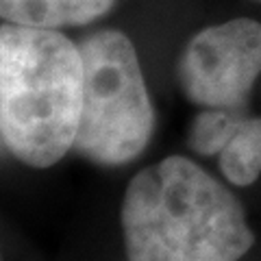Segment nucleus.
<instances>
[{"instance_id":"obj_8","label":"nucleus","mask_w":261,"mask_h":261,"mask_svg":"<svg viewBox=\"0 0 261 261\" xmlns=\"http://www.w3.org/2000/svg\"><path fill=\"white\" fill-rule=\"evenodd\" d=\"M259 3H261V0H259Z\"/></svg>"},{"instance_id":"obj_7","label":"nucleus","mask_w":261,"mask_h":261,"mask_svg":"<svg viewBox=\"0 0 261 261\" xmlns=\"http://www.w3.org/2000/svg\"><path fill=\"white\" fill-rule=\"evenodd\" d=\"M7 148V146H5V140H3V133H0V152H3Z\"/></svg>"},{"instance_id":"obj_6","label":"nucleus","mask_w":261,"mask_h":261,"mask_svg":"<svg viewBox=\"0 0 261 261\" xmlns=\"http://www.w3.org/2000/svg\"><path fill=\"white\" fill-rule=\"evenodd\" d=\"M113 3L116 0H0V20L59 31L102 18Z\"/></svg>"},{"instance_id":"obj_2","label":"nucleus","mask_w":261,"mask_h":261,"mask_svg":"<svg viewBox=\"0 0 261 261\" xmlns=\"http://www.w3.org/2000/svg\"><path fill=\"white\" fill-rule=\"evenodd\" d=\"M83 57L61 31L0 24V133L13 157L50 168L74 148Z\"/></svg>"},{"instance_id":"obj_5","label":"nucleus","mask_w":261,"mask_h":261,"mask_svg":"<svg viewBox=\"0 0 261 261\" xmlns=\"http://www.w3.org/2000/svg\"><path fill=\"white\" fill-rule=\"evenodd\" d=\"M190 148L220 154V170L233 185H250L261 174V118L242 111L202 109L187 133Z\"/></svg>"},{"instance_id":"obj_3","label":"nucleus","mask_w":261,"mask_h":261,"mask_svg":"<svg viewBox=\"0 0 261 261\" xmlns=\"http://www.w3.org/2000/svg\"><path fill=\"white\" fill-rule=\"evenodd\" d=\"M79 50L83 100L74 150L100 166L137 159L150 142L154 111L133 42L120 31H98Z\"/></svg>"},{"instance_id":"obj_1","label":"nucleus","mask_w":261,"mask_h":261,"mask_svg":"<svg viewBox=\"0 0 261 261\" xmlns=\"http://www.w3.org/2000/svg\"><path fill=\"white\" fill-rule=\"evenodd\" d=\"M122 228L128 261H238L255 244L238 198L185 157L130 178Z\"/></svg>"},{"instance_id":"obj_4","label":"nucleus","mask_w":261,"mask_h":261,"mask_svg":"<svg viewBox=\"0 0 261 261\" xmlns=\"http://www.w3.org/2000/svg\"><path fill=\"white\" fill-rule=\"evenodd\" d=\"M261 74V24L248 18L202 29L178 59L185 98L202 109L242 111Z\"/></svg>"}]
</instances>
